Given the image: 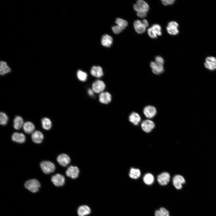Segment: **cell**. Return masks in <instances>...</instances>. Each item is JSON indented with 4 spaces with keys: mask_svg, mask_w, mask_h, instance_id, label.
<instances>
[{
    "mask_svg": "<svg viewBox=\"0 0 216 216\" xmlns=\"http://www.w3.org/2000/svg\"><path fill=\"white\" fill-rule=\"evenodd\" d=\"M23 121L22 117L19 116H16L14 120L13 126L16 130H19L23 126Z\"/></svg>",
    "mask_w": 216,
    "mask_h": 216,
    "instance_id": "obj_24",
    "label": "cell"
},
{
    "mask_svg": "<svg viewBox=\"0 0 216 216\" xmlns=\"http://www.w3.org/2000/svg\"><path fill=\"white\" fill-rule=\"evenodd\" d=\"M8 120V118L6 113L3 112L0 113V124L4 125L7 124Z\"/></svg>",
    "mask_w": 216,
    "mask_h": 216,
    "instance_id": "obj_30",
    "label": "cell"
},
{
    "mask_svg": "<svg viewBox=\"0 0 216 216\" xmlns=\"http://www.w3.org/2000/svg\"><path fill=\"white\" fill-rule=\"evenodd\" d=\"M43 128L46 130H49L51 128L52 122L50 120L47 118H44L41 119Z\"/></svg>",
    "mask_w": 216,
    "mask_h": 216,
    "instance_id": "obj_27",
    "label": "cell"
},
{
    "mask_svg": "<svg viewBox=\"0 0 216 216\" xmlns=\"http://www.w3.org/2000/svg\"><path fill=\"white\" fill-rule=\"evenodd\" d=\"M13 141L19 143H22L26 140L24 135L21 133L15 132L12 135L11 137Z\"/></svg>",
    "mask_w": 216,
    "mask_h": 216,
    "instance_id": "obj_15",
    "label": "cell"
},
{
    "mask_svg": "<svg viewBox=\"0 0 216 216\" xmlns=\"http://www.w3.org/2000/svg\"><path fill=\"white\" fill-rule=\"evenodd\" d=\"M157 180L158 183L161 185H166L170 181V174L167 172H163L158 176Z\"/></svg>",
    "mask_w": 216,
    "mask_h": 216,
    "instance_id": "obj_4",
    "label": "cell"
},
{
    "mask_svg": "<svg viewBox=\"0 0 216 216\" xmlns=\"http://www.w3.org/2000/svg\"><path fill=\"white\" fill-rule=\"evenodd\" d=\"M115 22L117 24V25L120 27L123 30L128 25V22L120 18H117Z\"/></svg>",
    "mask_w": 216,
    "mask_h": 216,
    "instance_id": "obj_29",
    "label": "cell"
},
{
    "mask_svg": "<svg viewBox=\"0 0 216 216\" xmlns=\"http://www.w3.org/2000/svg\"><path fill=\"white\" fill-rule=\"evenodd\" d=\"M157 112L156 108L151 105L145 106L143 110V112L145 116L148 118L154 117L156 115Z\"/></svg>",
    "mask_w": 216,
    "mask_h": 216,
    "instance_id": "obj_8",
    "label": "cell"
},
{
    "mask_svg": "<svg viewBox=\"0 0 216 216\" xmlns=\"http://www.w3.org/2000/svg\"><path fill=\"white\" fill-rule=\"evenodd\" d=\"M144 182L148 185L152 184L154 181V177L151 173H147L144 175L143 178Z\"/></svg>",
    "mask_w": 216,
    "mask_h": 216,
    "instance_id": "obj_25",
    "label": "cell"
},
{
    "mask_svg": "<svg viewBox=\"0 0 216 216\" xmlns=\"http://www.w3.org/2000/svg\"><path fill=\"white\" fill-rule=\"evenodd\" d=\"M92 87L94 92L98 93L104 90L105 87V85L103 81L98 80L92 84Z\"/></svg>",
    "mask_w": 216,
    "mask_h": 216,
    "instance_id": "obj_11",
    "label": "cell"
},
{
    "mask_svg": "<svg viewBox=\"0 0 216 216\" xmlns=\"http://www.w3.org/2000/svg\"><path fill=\"white\" fill-rule=\"evenodd\" d=\"M112 29L113 32L115 34H119L123 30L122 28L117 25L112 27Z\"/></svg>",
    "mask_w": 216,
    "mask_h": 216,
    "instance_id": "obj_35",
    "label": "cell"
},
{
    "mask_svg": "<svg viewBox=\"0 0 216 216\" xmlns=\"http://www.w3.org/2000/svg\"><path fill=\"white\" fill-rule=\"evenodd\" d=\"M90 212L89 207L86 205L80 206L77 210V213L79 216H85L89 214Z\"/></svg>",
    "mask_w": 216,
    "mask_h": 216,
    "instance_id": "obj_20",
    "label": "cell"
},
{
    "mask_svg": "<svg viewBox=\"0 0 216 216\" xmlns=\"http://www.w3.org/2000/svg\"><path fill=\"white\" fill-rule=\"evenodd\" d=\"M142 129L145 132L149 133L154 128L155 124L154 122L149 119L144 120L141 124Z\"/></svg>",
    "mask_w": 216,
    "mask_h": 216,
    "instance_id": "obj_7",
    "label": "cell"
},
{
    "mask_svg": "<svg viewBox=\"0 0 216 216\" xmlns=\"http://www.w3.org/2000/svg\"><path fill=\"white\" fill-rule=\"evenodd\" d=\"M185 182L184 178L181 175L175 176L172 179V183L174 187L177 189L180 190L182 188V184Z\"/></svg>",
    "mask_w": 216,
    "mask_h": 216,
    "instance_id": "obj_5",
    "label": "cell"
},
{
    "mask_svg": "<svg viewBox=\"0 0 216 216\" xmlns=\"http://www.w3.org/2000/svg\"><path fill=\"white\" fill-rule=\"evenodd\" d=\"M129 120L134 125H137L141 120V117L139 114L135 112H131L129 116Z\"/></svg>",
    "mask_w": 216,
    "mask_h": 216,
    "instance_id": "obj_14",
    "label": "cell"
},
{
    "mask_svg": "<svg viewBox=\"0 0 216 216\" xmlns=\"http://www.w3.org/2000/svg\"><path fill=\"white\" fill-rule=\"evenodd\" d=\"M136 4L139 5L144 11L147 12L149 10V6L148 4L144 1L138 0Z\"/></svg>",
    "mask_w": 216,
    "mask_h": 216,
    "instance_id": "obj_31",
    "label": "cell"
},
{
    "mask_svg": "<svg viewBox=\"0 0 216 216\" xmlns=\"http://www.w3.org/2000/svg\"><path fill=\"white\" fill-rule=\"evenodd\" d=\"M40 166L43 172L46 174H49L53 172L55 170V166L53 163L49 161H43Z\"/></svg>",
    "mask_w": 216,
    "mask_h": 216,
    "instance_id": "obj_2",
    "label": "cell"
},
{
    "mask_svg": "<svg viewBox=\"0 0 216 216\" xmlns=\"http://www.w3.org/2000/svg\"><path fill=\"white\" fill-rule=\"evenodd\" d=\"M205 67L212 71L216 70V58L208 56L206 58L204 63Z\"/></svg>",
    "mask_w": 216,
    "mask_h": 216,
    "instance_id": "obj_3",
    "label": "cell"
},
{
    "mask_svg": "<svg viewBox=\"0 0 216 216\" xmlns=\"http://www.w3.org/2000/svg\"><path fill=\"white\" fill-rule=\"evenodd\" d=\"M23 128L25 133L30 134L34 131L35 126L32 123L30 122H27L24 123Z\"/></svg>",
    "mask_w": 216,
    "mask_h": 216,
    "instance_id": "obj_23",
    "label": "cell"
},
{
    "mask_svg": "<svg viewBox=\"0 0 216 216\" xmlns=\"http://www.w3.org/2000/svg\"><path fill=\"white\" fill-rule=\"evenodd\" d=\"M88 93L90 95H93L94 94V91L91 89H89L88 90Z\"/></svg>",
    "mask_w": 216,
    "mask_h": 216,
    "instance_id": "obj_41",
    "label": "cell"
},
{
    "mask_svg": "<svg viewBox=\"0 0 216 216\" xmlns=\"http://www.w3.org/2000/svg\"><path fill=\"white\" fill-rule=\"evenodd\" d=\"M11 69L8 66L6 62L1 61L0 62V73L1 75H3L10 72Z\"/></svg>",
    "mask_w": 216,
    "mask_h": 216,
    "instance_id": "obj_21",
    "label": "cell"
},
{
    "mask_svg": "<svg viewBox=\"0 0 216 216\" xmlns=\"http://www.w3.org/2000/svg\"><path fill=\"white\" fill-rule=\"evenodd\" d=\"M77 76L78 79L81 81H85L87 78V74L82 71L79 70L77 72Z\"/></svg>",
    "mask_w": 216,
    "mask_h": 216,
    "instance_id": "obj_32",
    "label": "cell"
},
{
    "mask_svg": "<svg viewBox=\"0 0 216 216\" xmlns=\"http://www.w3.org/2000/svg\"><path fill=\"white\" fill-rule=\"evenodd\" d=\"M111 95L108 92H101L99 95V100L101 103L107 104L111 101Z\"/></svg>",
    "mask_w": 216,
    "mask_h": 216,
    "instance_id": "obj_16",
    "label": "cell"
},
{
    "mask_svg": "<svg viewBox=\"0 0 216 216\" xmlns=\"http://www.w3.org/2000/svg\"><path fill=\"white\" fill-rule=\"evenodd\" d=\"M51 180L53 184L57 187L62 186L65 183L64 177L59 174H56L52 176Z\"/></svg>",
    "mask_w": 216,
    "mask_h": 216,
    "instance_id": "obj_6",
    "label": "cell"
},
{
    "mask_svg": "<svg viewBox=\"0 0 216 216\" xmlns=\"http://www.w3.org/2000/svg\"><path fill=\"white\" fill-rule=\"evenodd\" d=\"M148 33L151 38H155L157 37V35L152 27L148 29Z\"/></svg>",
    "mask_w": 216,
    "mask_h": 216,
    "instance_id": "obj_34",
    "label": "cell"
},
{
    "mask_svg": "<svg viewBox=\"0 0 216 216\" xmlns=\"http://www.w3.org/2000/svg\"><path fill=\"white\" fill-rule=\"evenodd\" d=\"M143 24L146 27L148 26V23L146 19H144L142 22Z\"/></svg>",
    "mask_w": 216,
    "mask_h": 216,
    "instance_id": "obj_39",
    "label": "cell"
},
{
    "mask_svg": "<svg viewBox=\"0 0 216 216\" xmlns=\"http://www.w3.org/2000/svg\"><path fill=\"white\" fill-rule=\"evenodd\" d=\"M57 160L61 166H65L70 163V160L69 157L68 155L62 154L58 156Z\"/></svg>",
    "mask_w": 216,
    "mask_h": 216,
    "instance_id": "obj_13",
    "label": "cell"
},
{
    "mask_svg": "<svg viewBox=\"0 0 216 216\" xmlns=\"http://www.w3.org/2000/svg\"><path fill=\"white\" fill-rule=\"evenodd\" d=\"M152 27L155 31L157 35L160 36L161 35V28L159 25L155 24L153 25Z\"/></svg>",
    "mask_w": 216,
    "mask_h": 216,
    "instance_id": "obj_33",
    "label": "cell"
},
{
    "mask_svg": "<svg viewBox=\"0 0 216 216\" xmlns=\"http://www.w3.org/2000/svg\"><path fill=\"white\" fill-rule=\"evenodd\" d=\"M134 27L136 32L139 34H142L146 31V27L142 22L140 20L135 21L134 24Z\"/></svg>",
    "mask_w": 216,
    "mask_h": 216,
    "instance_id": "obj_18",
    "label": "cell"
},
{
    "mask_svg": "<svg viewBox=\"0 0 216 216\" xmlns=\"http://www.w3.org/2000/svg\"><path fill=\"white\" fill-rule=\"evenodd\" d=\"M150 66L152 69V72L155 74L159 75L164 72L163 65L158 64L155 62H151Z\"/></svg>",
    "mask_w": 216,
    "mask_h": 216,
    "instance_id": "obj_12",
    "label": "cell"
},
{
    "mask_svg": "<svg viewBox=\"0 0 216 216\" xmlns=\"http://www.w3.org/2000/svg\"><path fill=\"white\" fill-rule=\"evenodd\" d=\"M40 186V182L35 179L29 180L26 181L24 184L25 188L33 193L38 192Z\"/></svg>",
    "mask_w": 216,
    "mask_h": 216,
    "instance_id": "obj_1",
    "label": "cell"
},
{
    "mask_svg": "<svg viewBox=\"0 0 216 216\" xmlns=\"http://www.w3.org/2000/svg\"><path fill=\"white\" fill-rule=\"evenodd\" d=\"M154 216H170L169 211L164 207H161L156 210L154 213Z\"/></svg>",
    "mask_w": 216,
    "mask_h": 216,
    "instance_id": "obj_28",
    "label": "cell"
},
{
    "mask_svg": "<svg viewBox=\"0 0 216 216\" xmlns=\"http://www.w3.org/2000/svg\"><path fill=\"white\" fill-rule=\"evenodd\" d=\"M134 8L135 10L137 12L140 11H145L138 4H134Z\"/></svg>",
    "mask_w": 216,
    "mask_h": 216,
    "instance_id": "obj_38",
    "label": "cell"
},
{
    "mask_svg": "<svg viewBox=\"0 0 216 216\" xmlns=\"http://www.w3.org/2000/svg\"><path fill=\"white\" fill-rule=\"evenodd\" d=\"M137 15L141 18H143L146 16V12L145 11H140L137 12Z\"/></svg>",
    "mask_w": 216,
    "mask_h": 216,
    "instance_id": "obj_37",
    "label": "cell"
},
{
    "mask_svg": "<svg viewBox=\"0 0 216 216\" xmlns=\"http://www.w3.org/2000/svg\"><path fill=\"white\" fill-rule=\"evenodd\" d=\"M129 175L131 178L136 179L140 177L141 172L138 169L132 168L130 169Z\"/></svg>",
    "mask_w": 216,
    "mask_h": 216,
    "instance_id": "obj_26",
    "label": "cell"
},
{
    "mask_svg": "<svg viewBox=\"0 0 216 216\" xmlns=\"http://www.w3.org/2000/svg\"><path fill=\"white\" fill-rule=\"evenodd\" d=\"M79 170L76 166H70L69 167L66 171V174L68 177L74 179L79 175Z\"/></svg>",
    "mask_w": 216,
    "mask_h": 216,
    "instance_id": "obj_9",
    "label": "cell"
},
{
    "mask_svg": "<svg viewBox=\"0 0 216 216\" xmlns=\"http://www.w3.org/2000/svg\"><path fill=\"white\" fill-rule=\"evenodd\" d=\"M167 5L168 4H173L174 2L173 0H166Z\"/></svg>",
    "mask_w": 216,
    "mask_h": 216,
    "instance_id": "obj_40",
    "label": "cell"
},
{
    "mask_svg": "<svg viewBox=\"0 0 216 216\" xmlns=\"http://www.w3.org/2000/svg\"><path fill=\"white\" fill-rule=\"evenodd\" d=\"M112 38L110 36L105 34L102 37L101 43L104 46L109 47L112 44Z\"/></svg>",
    "mask_w": 216,
    "mask_h": 216,
    "instance_id": "obj_22",
    "label": "cell"
},
{
    "mask_svg": "<svg viewBox=\"0 0 216 216\" xmlns=\"http://www.w3.org/2000/svg\"><path fill=\"white\" fill-rule=\"evenodd\" d=\"M91 74L93 76L100 77L103 76V73L102 69L99 66H94L91 70Z\"/></svg>",
    "mask_w": 216,
    "mask_h": 216,
    "instance_id": "obj_19",
    "label": "cell"
},
{
    "mask_svg": "<svg viewBox=\"0 0 216 216\" xmlns=\"http://www.w3.org/2000/svg\"><path fill=\"white\" fill-rule=\"evenodd\" d=\"M178 24L175 21H171L169 23L166 29L168 33L170 34L176 35L179 32L178 29Z\"/></svg>",
    "mask_w": 216,
    "mask_h": 216,
    "instance_id": "obj_10",
    "label": "cell"
},
{
    "mask_svg": "<svg viewBox=\"0 0 216 216\" xmlns=\"http://www.w3.org/2000/svg\"><path fill=\"white\" fill-rule=\"evenodd\" d=\"M156 63L163 65L164 61L163 58L160 56H158L155 58V62Z\"/></svg>",
    "mask_w": 216,
    "mask_h": 216,
    "instance_id": "obj_36",
    "label": "cell"
},
{
    "mask_svg": "<svg viewBox=\"0 0 216 216\" xmlns=\"http://www.w3.org/2000/svg\"><path fill=\"white\" fill-rule=\"evenodd\" d=\"M44 136L42 133L39 131H36L32 135V141L36 143H41L43 140Z\"/></svg>",
    "mask_w": 216,
    "mask_h": 216,
    "instance_id": "obj_17",
    "label": "cell"
}]
</instances>
